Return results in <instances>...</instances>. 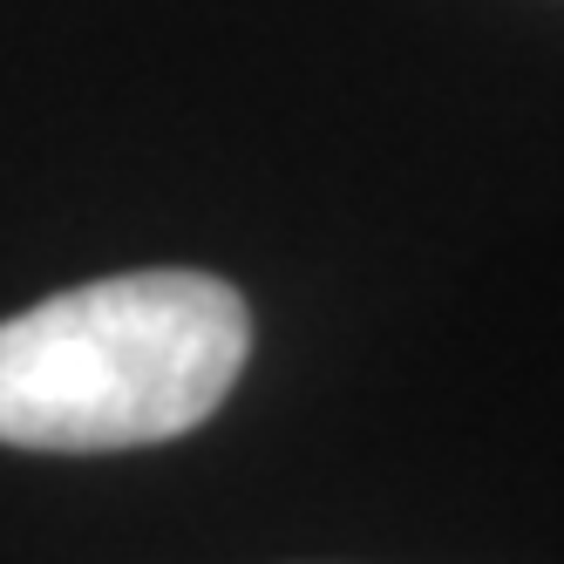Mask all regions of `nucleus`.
I'll return each instance as SVG.
<instances>
[{
	"label": "nucleus",
	"instance_id": "1",
	"mask_svg": "<svg viewBox=\"0 0 564 564\" xmlns=\"http://www.w3.org/2000/svg\"><path fill=\"white\" fill-rule=\"evenodd\" d=\"M252 313L212 272L156 265L0 319V442L116 456L205 429L246 375Z\"/></svg>",
	"mask_w": 564,
	"mask_h": 564
}]
</instances>
